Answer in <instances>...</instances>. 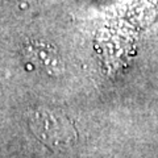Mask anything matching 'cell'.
<instances>
[{"mask_svg":"<svg viewBox=\"0 0 158 158\" xmlns=\"http://www.w3.org/2000/svg\"><path fill=\"white\" fill-rule=\"evenodd\" d=\"M34 135L49 145L66 144L70 138V125L59 113L40 108L31 117Z\"/></svg>","mask_w":158,"mask_h":158,"instance_id":"cell-1","label":"cell"},{"mask_svg":"<svg viewBox=\"0 0 158 158\" xmlns=\"http://www.w3.org/2000/svg\"><path fill=\"white\" fill-rule=\"evenodd\" d=\"M25 57L38 69L50 75H58L63 71V62L56 48L45 41L32 40L23 48Z\"/></svg>","mask_w":158,"mask_h":158,"instance_id":"cell-2","label":"cell"}]
</instances>
